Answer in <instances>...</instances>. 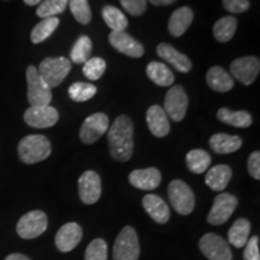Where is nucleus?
I'll return each mask as SVG.
<instances>
[{"label":"nucleus","mask_w":260,"mask_h":260,"mask_svg":"<svg viewBox=\"0 0 260 260\" xmlns=\"http://www.w3.org/2000/svg\"><path fill=\"white\" fill-rule=\"evenodd\" d=\"M134 125L128 116L117 117L107 132V140L111 155L118 161H128L134 151Z\"/></svg>","instance_id":"1"},{"label":"nucleus","mask_w":260,"mask_h":260,"mask_svg":"<svg viewBox=\"0 0 260 260\" xmlns=\"http://www.w3.org/2000/svg\"><path fill=\"white\" fill-rule=\"evenodd\" d=\"M51 142L44 135H28L18 144V155L25 164L45 160L51 154Z\"/></svg>","instance_id":"2"},{"label":"nucleus","mask_w":260,"mask_h":260,"mask_svg":"<svg viewBox=\"0 0 260 260\" xmlns=\"http://www.w3.org/2000/svg\"><path fill=\"white\" fill-rule=\"evenodd\" d=\"M71 70V61L64 57L46 58L39 65L38 73L50 88L58 87Z\"/></svg>","instance_id":"3"},{"label":"nucleus","mask_w":260,"mask_h":260,"mask_svg":"<svg viewBox=\"0 0 260 260\" xmlns=\"http://www.w3.org/2000/svg\"><path fill=\"white\" fill-rule=\"evenodd\" d=\"M140 256V243L138 234L132 226H125L117 236L113 246L115 260H138Z\"/></svg>","instance_id":"4"},{"label":"nucleus","mask_w":260,"mask_h":260,"mask_svg":"<svg viewBox=\"0 0 260 260\" xmlns=\"http://www.w3.org/2000/svg\"><path fill=\"white\" fill-rule=\"evenodd\" d=\"M168 194L172 207L176 212L183 216L193 212L195 207L194 193L183 181H171L168 188Z\"/></svg>","instance_id":"5"},{"label":"nucleus","mask_w":260,"mask_h":260,"mask_svg":"<svg viewBox=\"0 0 260 260\" xmlns=\"http://www.w3.org/2000/svg\"><path fill=\"white\" fill-rule=\"evenodd\" d=\"M28 83V102L30 106H47L52 100V89L45 83L35 67H28L27 69Z\"/></svg>","instance_id":"6"},{"label":"nucleus","mask_w":260,"mask_h":260,"mask_svg":"<svg viewBox=\"0 0 260 260\" xmlns=\"http://www.w3.org/2000/svg\"><path fill=\"white\" fill-rule=\"evenodd\" d=\"M47 216L40 210L30 211L24 214L17 223V234L22 239L30 240L42 235L47 229Z\"/></svg>","instance_id":"7"},{"label":"nucleus","mask_w":260,"mask_h":260,"mask_svg":"<svg viewBox=\"0 0 260 260\" xmlns=\"http://www.w3.org/2000/svg\"><path fill=\"white\" fill-rule=\"evenodd\" d=\"M109 117L105 113L98 112L89 116L83 122L80 130V139L83 144L92 145L96 142L109 130Z\"/></svg>","instance_id":"8"},{"label":"nucleus","mask_w":260,"mask_h":260,"mask_svg":"<svg viewBox=\"0 0 260 260\" xmlns=\"http://www.w3.org/2000/svg\"><path fill=\"white\" fill-rule=\"evenodd\" d=\"M188 107V95L183 87L174 86L165 96L164 111L174 122H181L184 118Z\"/></svg>","instance_id":"9"},{"label":"nucleus","mask_w":260,"mask_h":260,"mask_svg":"<svg viewBox=\"0 0 260 260\" xmlns=\"http://www.w3.org/2000/svg\"><path fill=\"white\" fill-rule=\"evenodd\" d=\"M199 247L209 260H232L233 253L223 237L216 234H206L200 239Z\"/></svg>","instance_id":"10"},{"label":"nucleus","mask_w":260,"mask_h":260,"mask_svg":"<svg viewBox=\"0 0 260 260\" xmlns=\"http://www.w3.org/2000/svg\"><path fill=\"white\" fill-rule=\"evenodd\" d=\"M237 199L233 194L222 193L214 198L213 206L211 209L207 222L212 225H220L228 222V219L232 217L234 211L236 210Z\"/></svg>","instance_id":"11"},{"label":"nucleus","mask_w":260,"mask_h":260,"mask_svg":"<svg viewBox=\"0 0 260 260\" xmlns=\"http://www.w3.org/2000/svg\"><path fill=\"white\" fill-rule=\"evenodd\" d=\"M59 119V113L54 107L47 106H30L24 112V121L29 126L38 129L53 126Z\"/></svg>","instance_id":"12"},{"label":"nucleus","mask_w":260,"mask_h":260,"mask_svg":"<svg viewBox=\"0 0 260 260\" xmlns=\"http://www.w3.org/2000/svg\"><path fill=\"white\" fill-rule=\"evenodd\" d=\"M260 61L256 57L237 58L230 65V71L237 81L245 86H249L254 82L259 75Z\"/></svg>","instance_id":"13"},{"label":"nucleus","mask_w":260,"mask_h":260,"mask_svg":"<svg viewBox=\"0 0 260 260\" xmlns=\"http://www.w3.org/2000/svg\"><path fill=\"white\" fill-rule=\"evenodd\" d=\"M79 194L82 203L93 205L102 195V180L95 171L83 172L79 178Z\"/></svg>","instance_id":"14"},{"label":"nucleus","mask_w":260,"mask_h":260,"mask_svg":"<svg viewBox=\"0 0 260 260\" xmlns=\"http://www.w3.org/2000/svg\"><path fill=\"white\" fill-rule=\"evenodd\" d=\"M109 42L113 48L128 57L140 58L144 56L145 50L142 45L125 31H111L109 35Z\"/></svg>","instance_id":"15"},{"label":"nucleus","mask_w":260,"mask_h":260,"mask_svg":"<svg viewBox=\"0 0 260 260\" xmlns=\"http://www.w3.org/2000/svg\"><path fill=\"white\" fill-rule=\"evenodd\" d=\"M81 240H82V228L77 223H67L58 230L56 246L60 252L67 253L73 251Z\"/></svg>","instance_id":"16"},{"label":"nucleus","mask_w":260,"mask_h":260,"mask_svg":"<svg viewBox=\"0 0 260 260\" xmlns=\"http://www.w3.org/2000/svg\"><path fill=\"white\" fill-rule=\"evenodd\" d=\"M129 182L135 188L142 190H153L161 182V174L158 169H138L130 172Z\"/></svg>","instance_id":"17"},{"label":"nucleus","mask_w":260,"mask_h":260,"mask_svg":"<svg viewBox=\"0 0 260 260\" xmlns=\"http://www.w3.org/2000/svg\"><path fill=\"white\" fill-rule=\"evenodd\" d=\"M146 122H147L149 132L157 138H164L170 132V123H169L167 113L159 105H153L147 110Z\"/></svg>","instance_id":"18"},{"label":"nucleus","mask_w":260,"mask_h":260,"mask_svg":"<svg viewBox=\"0 0 260 260\" xmlns=\"http://www.w3.org/2000/svg\"><path fill=\"white\" fill-rule=\"evenodd\" d=\"M158 56L162 58L165 61L170 63L175 69L180 71V73L187 74L191 69V61L189 60L186 54L178 52L176 48L172 47L171 45L160 44L157 47Z\"/></svg>","instance_id":"19"},{"label":"nucleus","mask_w":260,"mask_h":260,"mask_svg":"<svg viewBox=\"0 0 260 260\" xmlns=\"http://www.w3.org/2000/svg\"><path fill=\"white\" fill-rule=\"evenodd\" d=\"M142 205H144L146 212L152 217L154 222L164 224L170 218V211H169L167 203L158 195L147 194L142 199Z\"/></svg>","instance_id":"20"},{"label":"nucleus","mask_w":260,"mask_h":260,"mask_svg":"<svg viewBox=\"0 0 260 260\" xmlns=\"http://www.w3.org/2000/svg\"><path fill=\"white\" fill-rule=\"evenodd\" d=\"M193 18L194 14L190 8L183 6V8L177 9L169 19V32L175 38L182 37L187 31V29L190 27Z\"/></svg>","instance_id":"21"},{"label":"nucleus","mask_w":260,"mask_h":260,"mask_svg":"<svg viewBox=\"0 0 260 260\" xmlns=\"http://www.w3.org/2000/svg\"><path fill=\"white\" fill-rule=\"evenodd\" d=\"M233 171L232 168L228 167V165L220 164L216 165V167L211 168L207 171L206 177H205V182L212 190L216 191H222L225 189L228 184H229L230 180H232Z\"/></svg>","instance_id":"22"},{"label":"nucleus","mask_w":260,"mask_h":260,"mask_svg":"<svg viewBox=\"0 0 260 260\" xmlns=\"http://www.w3.org/2000/svg\"><path fill=\"white\" fill-rule=\"evenodd\" d=\"M206 82L216 92H228V90L233 89L234 80L232 75L228 74L223 68L213 67L207 71L206 74Z\"/></svg>","instance_id":"23"},{"label":"nucleus","mask_w":260,"mask_h":260,"mask_svg":"<svg viewBox=\"0 0 260 260\" xmlns=\"http://www.w3.org/2000/svg\"><path fill=\"white\" fill-rule=\"evenodd\" d=\"M210 146L216 153L228 154L236 152L241 148L242 140L239 136H233L228 134H214L210 139Z\"/></svg>","instance_id":"24"},{"label":"nucleus","mask_w":260,"mask_h":260,"mask_svg":"<svg viewBox=\"0 0 260 260\" xmlns=\"http://www.w3.org/2000/svg\"><path fill=\"white\" fill-rule=\"evenodd\" d=\"M148 79L160 87H169L174 83L175 77L171 70L165 64L159 61H151L146 68Z\"/></svg>","instance_id":"25"},{"label":"nucleus","mask_w":260,"mask_h":260,"mask_svg":"<svg viewBox=\"0 0 260 260\" xmlns=\"http://www.w3.org/2000/svg\"><path fill=\"white\" fill-rule=\"evenodd\" d=\"M217 118L220 122L225 123L236 128H248L252 124V116L246 111H230V110L222 107L217 112Z\"/></svg>","instance_id":"26"},{"label":"nucleus","mask_w":260,"mask_h":260,"mask_svg":"<svg viewBox=\"0 0 260 260\" xmlns=\"http://www.w3.org/2000/svg\"><path fill=\"white\" fill-rule=\"evenodd\" d=\"M249 232H251V223L245 218H240L229 229L228 240L236 248H242L248 241Z\"/></svg>","instance_id":"27"},{"label":"nucleus","mask_w":260,"mask_h":260,"mask_svg":"<svg viewBox=\"0 0 260 260\" xmlns=\"http://www.w3.org/2000/svg\"><path fill=\"white\" fill-rule=\"evenodd\" d=\"M237 29V21L233 16L218 19L213 25V37L219 42H228L233 39Z\"/></svg>","instance_id":"28"},{"label":"nucleus","mask_w":260,"mask_h":260,"mask_svg":"<svg viewBox=\"0 0 260 260\" xmlns=\"http://www.w3.org/2000/svg\"><path fill=\"white\" fill-rule=\"evenodd\" d=\"M103 18L111 31H125L128 27V19L124 14L115 6L107 5L103 9Z\"/></svg>","instance_id":"29"},{"label":"nucleus","mask_w":260,"mask_h":260,"mask_svg":"<svg viewBox=\"0 0 260 260\" xmlns=\"http://www.w3.org/2000/svg\"><path fill=\"white\" fill-rule=\"evenodd\" d=\"M58 25H59V19L57 17L42 18L40 23L35 25L31 30L30 40L32 44H40V42L46 40L47 38H50Z\"/></svg>","instance_id":"30"},{"label":"nucleus","mask_w":260,"mask_h":260,"mask_svg":"<svg viewBox=\"0 0 260 260\" xmlns=\"http://www.w3.org/2000/svg\"><path fill=\"white\" fill-rule=\"evenodd\" d=\"M186 159L188 169L194 174H203L211 164V155L204 149H191Z\"/></svg>","instance_id":"31"},{"label":"nucleus","mask_w":260,"mask_h":260,"mask_svg":"<svg viewBox=\"0 0 260 260\" xmlns=\"http://www.w3.org/2000/svg\"><path fill=\"white\" fill-rule=\"evenodd\" d=\"M92 41L88 37L82 35L77 39L76 42L74 44L73 50H71L70 58L75 64H84L89 59L90 54H92Z\"/></svg>","instance_id":"32"},{"label":"nucleus","mask_w":260,"mask_h":260,"mask_svg":"<svg viewBox=\"0 0 260 260\" xmlns=\"http://www.w3.org/2000/svg\"><path fill=\"white\" fill-rule=\"evenodd\" d=\"M96 94V87L92 83L75 82L69 87V96L76 103H83L92 99Z\"/></svg>","instance_id":"33"},{"label":"nucleus","mask_w":260,"mask_h":260,"mask_svg":"<svg viewBox=\"0 0 260 260\" xmlns=\"http://www.w3.org/2000/svg\"><path fill=\"white\" fill-rule=\"evenodd\" d=\"M70 11L77 22L81 24H88L92 19L88 0H68Z\"/></svg>","instance_id":"34"},{"label":"nucleus","mask_w":260,"mask_h":260,"mask_svg":"<svg viewBox=\"0 0 260 260\" xmlns=\"http://www.w3.org/2000/svg\"><path fill=\"white\" fill-rule=\"evenodd\" d=\"M68 6V0H44L37 9V15L41 18L54 17L64 12Z\"/></svg>","instance_id":"35"},{"label":"nucleus","mask_w":260,"mask_h":260,"mask_svg":"<svg viewBox=\"0 0 260 260\" xmlns=\"http://www.w3.org/2000/svg\"><path fill=\"white\" fill-rule=\"evenodd\" d=\"M106 70V61L103 58L93 57L89 58L83 64V74L90 81H96L103 76Z\"/></svg>","instance_id":"36"},{"label":"nucleus","mask_w":260,"mask_h":260,"mask_svg":"<svg viewBox=\"0 0 260 260\" xmlns=\"http://www.w3.org/2000/svg\"><path fill=\"white\" fill-rule=\"evenodd\" d=\"M107 243L103 239H95L86 249L84 260H107Z\"/></svg>","instance_id":"37"},{"label":"nucleus","mask_w":260,"mask_h":260,"mask_svg":"<svg viewBox=\"0 0 260 260\" xmlns=\"http://www.w3.org/2000/svg\"><path fill=\"white\" fill-rule=\"evenodd\" d=\"M123 8L132 16L142 15L147 9V0H119Z\"/></svg>","instance_id":"38"},{"label":"nucleus","mask_w":260,"mask_h":260,"mask_svg":"<svg viewBox=\"0 0 260 260\" xmlns=\"http://www.w3.org/2000/svg\"><path fill=\"white\" fill-rule=\"evenodd\" d=\"M243 260H260L258 236H253L247 241L243 251Z\"/></svg>","instance_id":"39"},{"label":"nucleus","mask_w":260,"mask_h":260,"mask_svg":"<svg viewBox=\"0 0 260 260\" xmlns=\"http://www.w3.org/2000/svg\"><path fill=\"white\" fill-rule=\"evenodd\" d=\"M223 6L232 14H242L249 9V0H223Z\"/></svg>","instance_id":"40"},{"label":"nucleus","mask_w":260,"mask_h":260,"mask_svg":"<svg viewBox=\"0 0 260 260\" xmlns=\"http://www.w3.org/2000/svg\"><path fill=\"white\" fill-rule=\"evenodd\" d=\"M248 172L255 180L260 178V153L258 151L253 152L248 158Z\"/></svg>","instance_id":"41"},{"label":"nucleus","mask_w":260,"mask_h":260,"mask_svg":"<svg viewBox=\"0 0 260 260\" xmlns=\"http://www.w3.org/2000/svg\"><path fill=\"white\" fill-rule=\"evenodd\" d=\"M175 2H176V0H149V3H151V4L154 5V6L170 5V4H174Z\"/></svg>","instance_id":"42"},{"label":"nucleus","mask_w":260,"mask_h":260,"mask_svg":"<svg viewBox=\"0 0 260 260\" xmlns=\"http://www.w3.org/2000/svg\"><path fill=\"white\" fill-rule=\"evenodd\" d=\"M5 260H30L27 255L19 254V253H14V254H10L5 258Z\"/></svg>","instance_id":"43"},{"label":"nucleus","mask_w":260,"mask_h":260,"mask_svg":"<svg viewBox=\"0 0 260 260\" xmlns=\"http://www.w3.org/2000/svg\"><path fill=\"white\" fill-rule=\"evenodd\" d=\"M25 4L29 6H34V5H39L41 3V0H23Z\"/></svg>","instance_id":"44"}]
</instances>
